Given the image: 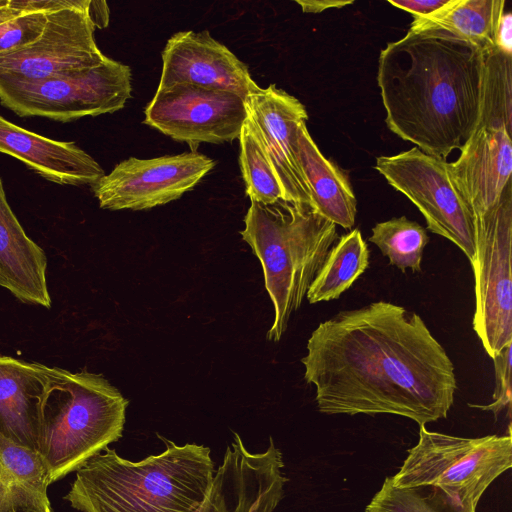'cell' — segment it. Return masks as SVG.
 <instances>
[{"label": "cell", "mask_w": 512, "mask_h": 512, "mask_svg": "<svg viewBox=\"0 0 512 512\" xmlns=\"http://www.w3.org/2000/svg\"><path fill=\"white\" fill-rule=\"evenodd\" d=\"M49 471L37 451L0 434V512H52Z\"/></svg>", "instance_id": "cell-21"}, {"label": "cell", "mask_w": 512, "mask_h": 512, "mask_svg": "<svg viewBox=\"0 0 512 512\" xmlns=\"http://www.w3.org/2000/svg\"><path fill=\"white\" fill-rule=\"evenodd\" d=\"M295 153L312 207L335 225L351 229L355 224L357 201L348 175L320 152L306 122H301L297 128Z\"/></svg>", "instance_id": "cell-20"}, {"label": "cell", "mask_w": 512, "mask_h": 512, "mask_svg": "<svg viewBox=\"0 0 512 512\" xmlns=\"http://www.w3.org/2000/svg\"><path fill=\"white\" fill-rule=\"evenodd\" d=\"M511 66V54L495 46L486 50L481 112L477 127L501 126L512 134Z\"/></svg>", "instance_id": "cell-25"}, {"label": "cell", "mask_w": 512, "mask_h": 512, "mask_svg": "<svg viewBox=\"0 0 512 512\" xmlns=\"http://www.w3.org/2000/svg\"><path fill=\"white\" fill-rule=\"evenodd\" d=\"M365 512H464L442 490L433 486L397 487L386 477Z\"/></svg>", "instance_id": "cell-27"}, {"label": "cell", "mask_w": 512, "mask_h": 512, "mask_svg": "<svg viewBox=\"0 0 512 512\" xmlns=\"http://www.w3.org/2000/svg\"><path fill=\"white\" fill-rule=\"evenodd\" d=\"M244 224L240 234L260 260L274 306L267 338L279 341L338 240L337 225L308 204L284 199L267 205L251 202Z\"/></svg>", "instance_id": "cell-4"}, {"label": "cell", "mask_w": 512, "mask_h": 512, "mask_svg": "<svg viewBox=\"0 0 512 512\" xmlns=\"http://www.w3.org/2000/svg\"><path fill=\"white\" fill-rule=\"evenodd\" d=\"M238 139L240 170L251 202L267 205L281 199L286 200L274 166L249 116L243 124Z\"/></svg>", "instance_id": "cell-24"}, {"label": "cell", "mask_w": 512, "mask_h": 512, "mask_svg": "<svg viewBox=\"0 0 512 512\" xmlns=\"http://www.w3.org/2000/svg\"><path fill=\"white\" fill-rule=\"evenodd\" d=\"M47 257L8 204L0 177V286L22 303L51 307Z\"/></svg>", "instance_id": "cell-18"}, {"label": "cell", "mask_w": 512, "mask_h": 512, "mask_svg": "<svg viewBox=\"0 0 512 512\" xmlns=\"http://www.w3.org/2000/svg\"><path fill=\"white\" fill-rule=\"evenodd\" d=\"M473 329L490 358L512 342V185L496 205L474 215Z\"/></svg>", "instance_id": "cell-8"}, {"label": "cell", "mask_w": 512, "mask_h": 512, "mask_svg": "<svg viewBox=\"0 0 512 512\" xmlns=\"http://www.w3.org/2000/svg\"><path fill=\"white\" fill-rule=\"evenodd\" d=\"M161 55L158 88L192 85L229 91L244 99L259 88L247 65L206 30L173 34Z\"/></svg>", "instance_id": "cell-14"}, {"label": "cell", "mask_w": 512, "mask_h": 512, "mask_svg": "<svg viewBox=\"0 0 512 512\" xmlns=\"http://www.w3.org/2000/svg\"><path fill=\"white\" fill-rule=\"evenodd\" d=\"M87 0H9L8 6L21 13L52 12L59 9L79 7Z\"/></svg>", "instance_id": "cell-30"}, {"label": "cell", "mask_w": 512, "mask_h": 512, "mask_svg": "<svg viewBox=\"0 0 512 512\" xmlns=\"http://www.w3.org/2000/svg\"><path fill=\"white\" fill-rule=\"evenodd\" d=\"M48 369L41 363L0 356V434L34 451Z\"/></svg>", "instance_id": "cell-19"}, {"label": "cell", "mask_w": 512, "mask_h": 512, "mask_svg": "<svg viewBox=\"0 0 512 512\" xmlns=\"http://www.w3.org/2000/svg\"><path fill=\"white\" fill-rule=\"evenodd\" d=\"M0 152L23 162L44 179L69 186H93L104 169L74 142L28 131L0 115Z\"/></svg>", "instance_id": "cell-17"}, {"label": "cell", "mask_w": 512, "mask_h": 512, "mask_svg": "<svg viewBox=\"0 0 512 512\" xmlns=\"http://www.w3.org/2000/svg\"><path fill=\"white\" fill-rule=\"evenodd\" d=\"M245 104L284 189L286 200L312 207L310 192L295 153L297 128L308 119L305 106L274 84L267 88L259 87L246 97Z\"/></svg>", "instance_id": "cell-15"}, {"label": "cell", "mask_w": 512, "mask_h": 512, "mask_svg": "<svg viewBox=\"0 0 512 512\" xmlns=\"http://www.w3.org/2000/svg\"><path fill=\"white\" fill-rule=\"evenodd\" d=\"M305 13H321L330 8H343L351 5L354 1L341 0H296Z\"/></svg>", "instance_id": "cell-33"}, {"label": "cell", "mask_w": 512, "mask_h": 512, "mask_svg": "<svg viewBox=\"0 0 512 512\" xmlns=\"http://www.w3.org/2000/svg\"><path fill=\"white\" fill-rule=\"evenodd\" d=\"M512 466L511 426L507 435L464 438L428 431L419 426V439L407 452L397 487L433 486L464 512H476L487 488Z\"/></svg>", "instance_id": "cell-6"}, {"label": "cell", "mask_w": 512, "mask_h": 512, "mask_svg": "<svg viewBox=\"0 0 512 512\" xmlns=\"http://www.w3.org/2000/svg\"><path fill=\"white\" fill-rule=\"evenodd\" d=\"M165 450L133 462L108 447L76 471L65 496L81 512H193L215 468L204 445H178L160 435Z\"/></svg>", "instance_id": "cell-3"}, {"label": "cell", "mask_w": 512, "mask_h": 512, "mask_svg": "<svg viewBox=\"0 0 512 512\" xmlns=\"http://www.w3.org/2000/svg\"><path fill=\"white\" fill-rule=\"evenodd\" d=\"M128 403L102 375L49 367L37 452L51 483L77 471L122 437Z\"/></svg>", "instance_id": "cell-5"}, {"label": "cell", "mask_w": 512, "mask_h": 512, "mask_svg": "<svg viewBox=\"0 0 512 512\" xmlns=\"http://www.w3.org/2000/svg\"><path fill=\"white\" fill-rule=\"evenodd\" d=\"M368 240L380 249L382 255L388 257L390 265L396 266L402 272L406 269L421 271V261L429 236L419 223L405 216L379 222L372 228V235Z\"/></svg>", "instance_id": "cell-26"}, {"label": "cell", "mask_w": 512, "mask_h": 512, "mask_svg": "<svg viewBox=\"0 0 512 512\" xmlns=\"http://www.w3.org/2000/svg\"><path fill=\"white\" fill-rule=\"evenodd\" d=\"M321 413L393 414L419 426L447 417L454 365L415 312L383 300L321 322L301 359Z\"/></svg>", "instance_id": "cell-1"}, {"label": "cell", "mask_w": 512, "mask_h": 512, "mask_svg": "<svg viewBox=\"0 0 512 512\" xmlns=\"http://www.w3.org/2000/svg\"><path fill=\"white\" fill-rule=\"evenodd\" d=\"M375 169L419 209L428 230L454 243L473 263L474 216L451 180L446 160L413 147L396 155L378 157Z\"/></svg>", "instance_id": "cell-9"}, {"label": "cell", "mask_w": 512, "mask_h": 512, "mask_svg": "<svg viewBox=\"0 0 512 512\" xmlns=\"http://www.w3.org/2000/svg\"><path fill=\"white\" fill-rule=\"evenodd\" d=\"M495 47L508 54L512 52V14L510 12L503 13L500 18L495 35Z\"/></svg>", "instance_id": "cell-32"}, {"label": "cell", "mask_w": 512, "mask_h": 512, "mask_svg": "<svg viewBox=\"0 0 512 512\" xmlns=\"http://www.w3.org/2000/svg\"><path fill=\"white\" fill-rule=\"evenodd\" d=\"M370 252L359 229L341 236L329 250L306 298L310 304L338 299L369 266Z\"/></svg>", "instance_id": "cell-23"}, {"label": "cell", "mask_w": 512, "mask_h": 512, "mask_svg": "<svg viewBox=\"0 0 512 512\" xmlns=\"http://www.w3.org/2000/svg\"><path fill=\"white\" fill-rule=\"evenodd\" d=\"M492 359L494 361L495 372L493 401L487 405L469 404V406L485 411H491L497 418L505 408L508 409L509 414L511 409L512 342L508 343Z\"/></svg>", "instance_id": "cell-29"}, {"label": "cell", "mask_w": 512, "mask_h": 512, "mask_svg": "<svg viewBox=\"0 0 512 512\" xmlns=\"http://www.w3.org/2000/svg\"><path fill=\"white\" fill-rule=\"evenodd\" d=\"M486 50L436 31L389 42L377 72L389 130L442 160L461 150L479 123Z\"/></svg>", "instance_id": "cell-2"}, {"label": "cell", "mask_w": 512, "mask_h": 512, "mask_svg": "<svg viewBox=\"0 0 512 512\" xmlns=\"http://www.w3.org/2000/svg\"><path fill=\"white\" fill-rule=\"evenodd\" d=\"M131 94L130 67L109 57L97 66L42 80H0L2 106L20 117L59 122L117 112Z\"/></svg>", "instance_id": "cell-7"}, {"label": "cell", "mask_w": 512, "mask_h": 512, "mask_svg": "<svg viewBox=\"0 0 512 512\" xmlns=\"http://www.w3.org/2000/svg\"><path fill=\"white\" fill-rule=\"evenodd\" d=\"M46 22V12H29L0 24V54L18 50L35 41Z\"/></svg>", "instance_id": "cell-28"}, {"label": "cell", "mask_w": 512, "mask_h": 512, "mask_svg": "<svg viewBox=\"0 0 512 512\" xmlns=\"http://www.w3.org/2000/svg\"><path fill=\"white\" fill-rule=\"evenodd\" d=\"M504 6V0H449L439 10L414 18L409 30L442 32L488 49L495 46Z\"/></svg>", "instance_id": "cell-22"}, {"label": "cell", "mask_w": 512, "mask_h": 512, "mask_svg": "<svg viewBox=\"0 0 512 512\" xmlns=\"http://www.w3.org/2000/svg\"><path fill=\"white\" fill-rule=\"evenodd\" d=\"M214 166L212 158L197 151L151 159L130 157L91 188L102 209L145 210L180 198Z\"/></svg>", "instance_id": "cell-11"}, {"label": "cell", "mask_w": 512, "mask_h": 512, "mask_svg": "<svg viewBox=\"0 0 512 512\" xmlns=\"http://www.w3.org/2000/svg\"><path fill=\"white\" fill-rule=\"evenodd\" d=\"M9 0H0V24L23 14L17 10H14L8 6Z\"/></svg>", "instance_id": "cell-35"}, {"label": "cell", "mask_w": 512, "mask_h": 512, "mask_svg": "<svg viewBox=\"0 0 512 512\" xmlns=\"http://www.w3.org/2000/svg\"><path fill=\"white\" fill-rule=\"evenodd\" d=\"M144 114L146 125L187 143L192 151L201 143L238 139L248 116L240 95L192 85L157 88Z\"/></svg>", "instance_id": "cell-10"}, {"label": "cell", "mask_w": 512, "mask_h": 512, "mask_svg": "<svg viewBox=\"0 0 512 512\" xmlns=\"http://www.w3.org/2000/svg\"><path fill=\"white\" fill-rule=\"evenodd\" d=\"M89 2L47 13L45 27L35 41L0 54V80H42L104 62L107 56L96 44Z\"/></svg>", "instance_id": "cell-12"}, {"label": "cell", "mask_w": 512, "mask_h": 512, "mask_svg": "<svg viewBox=\"0 0 512 512\" xmlns=\"http://www.w3.org/2000/svg\"><path fill=\"white\" fill-rule=\"evenodd\" d=\"M283 468L282 452L272 438L264 452L251 453L234 433L203 501L193 512H274L288 480Z\"/></svg>", "instance_id": "cell-13"}, {"label": "cell", "mask_w": 512, "mask_h": 512, "mask_svg": "<svg viewBox=\"0 0 512 512\" xmlns=\"http://www.w3.org/2000/svg\"><path fill=\"white\" fill-rule=\"evenodd\" d=\"M449 0H389L388 2L407 12L414 18L427 16L448 3Z\"/></svg>", "instance_id": "cell-31"}, {"label": "cell", "mask_w": 512, "mask_h": 512, "mask_svg": "<svg viewBox=\"0 0 512 512\" xmlns=\"http://www.w3.org/2000/svg\"><path fill=\"white\" fill-rule=\"evenodd\" d=\"M88 14L95 28L103 29L108 26L110 12L106 1L90 0Z\"/></svg>", "instance_id": "cell-34"}, {"label": "cell", "mask_w": 512, "mask_h": 512, "mask_svg": "<svg viewBox=\"0 0 512 512\" xmlns=\"http://www.w3.org/2000/svg\"><path fill=\"white\" fill-rule=\"evenodd\" d=\"M511 136L505 127H477L458 159L448 163L451 180L473 216L496 205L512 185Z\"/></svg>", "instance_id": "cell-16"}]
</instances>
